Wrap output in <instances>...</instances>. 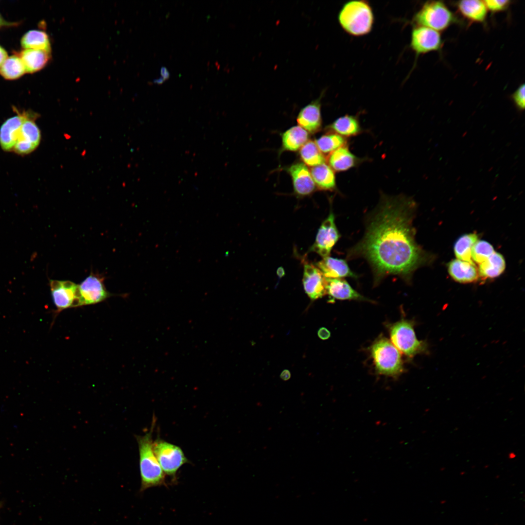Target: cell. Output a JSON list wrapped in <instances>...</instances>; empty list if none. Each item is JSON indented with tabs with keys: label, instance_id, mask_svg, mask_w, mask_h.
Wrapping results in <instances>:
<instances>
[{
	"label": "cell",
	"instance_id": "cell-1",
	"mask_svg": "<svg viewBox=\"0 0 525 525\" xmlns=\"http://www.w3.org/2000/svg\"><path fill=\"white\" fill-rule=\"evenodd\" d=\"M416 202L404 195L382 194L366 222L364 236L348 251L349 259L362 258L370 264L374 284L389 275L409 282L430 257L415 240L413 220Z\"/></svg>",
	"mask_w": 525,
	"mask_h": 525
},
{
	"label": "cell",
	"instance_id": "cell-2",
	"mask_svg": "<svg viewBox=\"0 0 525 525\" xmlns=\"http://www.w3.org/2000/svg\"><path fill=\"white\" fill-rule=\"evenodd\" d=\"M156 419L153 418L148 432L143 436H136L139 452V464L141 485L140 491L157 486H167L166 474L161 468L153 448V434Z\"/></svg>",
	"mask_w": 525,
	"mask_h": 525
},
{
	"label": "cell",
	"instance_id": "cell-3",
	"mask_svg": "<svg viewBox=\"0 0 525 525\" xmlns=\"http://www.w3.org/2000/svg\"><path fill=\"white\" fill-rule=\"evenodd\" d=\"M342 28L349 34L362 36L368 34L374 23V15L370 5L365 0H352L346 3L338 14Z\"/></svg>",
	"mask_w": 525,
	"mask_h": 525
},
{
	"label": "cell",
	"instance_id": "cell-4",
	"mask_svg": "<svg viewBox=\"0 0 525 525\" xmlns=\"http://www.w3.org/2000/svg\"><path fill=\"white\" fill-rule=\"evenodd\" d=\"M370 353L378 373L396 377L402 372L401 355L387 338L377 339L370 348Z\"/></svg>",
	"mask_w": 525,
	"mask_h": 525
},
{
	"label": "cell",
	"instance_id": "cell-5",
	"mask_svg": "<svg viewBox=\"0 0 525 525\" xmlns=\"http://www.w3.org/2000/svg\"><path fill=\"white\" fill-rule=\"evenodd\" d=\"M389 333L392 343L409 358L428 352V344L417 338L412 321L402 319L392 324Z\"/></svg>",
	"mask_w": 525,
	"mask_h": 525
},
{
	"label": "cell",
	"instance_id": "cell-6",
	"mask_svg": "<svg viewBox=\"0 0 525 525\" xmlns=\"http://www.w3.org/2000/svg\"><path fill=\"white\" fill-rule=\"evenodd\" d=\"M417 26H424L437 31L445 30L455 21L454 14L441 1L425 3L414 17Z\"/></svg>",
	"mask_w": 525,
	"mask_h": 525
},
{
	"label": "cell",
	"instance_id": "cell-7",
	"mask_svg": "<svg viewBox=\"0 0 525 525\" xmlns=\"http://www.w3.org/2000/svg\"><path fill=\"white\" fill-rule=\"evenodd\" d=\"M153 448L163 471L175 482L178 470L189 462L183 451L180 447L160 438L153 441Z\"/></svg>",
	"mask_w": 525,
	"mask_h": 525
},
{
	"label": "cell",
	"instance_id": "cell-8",
	"mask_svg": "<svg viewBox=\"0 0 525 525\" xmlns=\"http://www.w3.org/2000/svg\"><path fill=\"white\" fill-rule=\"evenodd\" d=\"M340 237L331 207L328 216L318 230L315 241L310 250L316 253L323 258L328 257Z\"/></svg>",
	"mask_w": 525,
	"mask_h": 525
},
{
	"label": "cell",
	"instance_id": "cell-9",
	"mask_svg": "<svg viewBox=\"0 0 525 525\" xmlns=\"http://www.w3.org/2000/svg\"><path fill=\"white\" fill-rule=\"evenodd\" d=\"M50 285L55 315L65 309L79 307L78 284L69 280H51Z\"/></svg>",
	"mask_w": 525,
	"mask_h": 525
},
{
	"label": "cell",
	"instance_id": "cell-10",
	"mask_svg": "<svg viewBox=\"0 0 525 525\" xmlns=\"http://www.w3.org/2000/svg\"><path fill=\"white\" fill-rule=\"evenodd\" d=\"M104 281L101 276L91 274L78 284L79 307L102 302L112 295L106 290Z\"/></svg>",
	"mask_w": 525,
	"mask_h": 525
},
{
	"label": "cell",
	"instance_id": "cell-11",
	"mask_svg": "<svg viewBox=\"0 0 525 525\" xmlns=\"http://www.w3.org/2000/svg\"><path fill=\"white\" fill-rule=\"evenodd\" d=\"M442 45L441 37L438 31L420 26L412 30L410 47L417 55L438 51Z\"/></svg>",
	"mask_w": 525,
	"mask_h": 525
},
{
	"label": "cell",
	"instance_id": "cell-12",
	"mask_svg": "<svg viewBox=\"0 0 525 525\" xmlns=\"http://www.w3.org/2000/svg\"><path fill=\"white\" fill-rule=\"evenodd\" d=\"M37 115L35 113L27 119L21 127L18 140L13 151L21 155H27L33 152L41 140V132L35 122Z\"/></svg>",
	"mask_w": 525,
	"mask_h": 525
},
{
	"label": "cell",
	"instance_id": "cell-13",
	"mask_svg": "<svg viewBox=\"0 0 525 525\" xmlns=\"http://www.w3.org/2000/svg\"><path fill=\"white\" fill-rule=\"evenodd\" d=\"M35 113L23 111L7 119L0 127V145L5 151L13 150L23 123Z\"/></svg>",
	"mask_w": 525,
	"mask_h": 525
},
{
	"label": "cell",
	"instance_id": "cell-14",
	"mask_svg": "<svg viewBox=\"0 0 525 525\" xmlns=\"http://www.w3.org/2000/svg\"><path fill=\"white\" fill-rule=\"evenodd\" d=\"M303 285L304 291L313 300L327 294V280L315 264L304 262Z\"/></svg>",
	"mask_w": 525,
	"mask_h": 525
},
{
	"label": "cell",
	"instance_id": "cell-15",
	"mask_svg": "<svg viewBox=\"0 0 525 525\" xmlns=\"http://www.w3.org/2000/svg\"><path fill=\"white\" fill-rule=\"evenodd\" d=\"M291 177L295 193L301 197L313 193L316 186L310 171L303 162L294 163L285 168Z\"/></svg>",
	"mask_w": 525,
	"mask_h": 525
},
{
	"label": "cell",
	"instance_id": "cell-16",
	"mask_svg": "<svg viewBox=\"0 0 525 525\" xmlns=\"http://www.w3.org/2000/svg\"><path fill=\"white\" fill-rule=\"evenodd\" d=\"M323 93L317 99L303 107L298 115L297 121L298 125L309 133L315 134L322 128L321 100Z\"/></svg>",
	"mask_w": 525,
	"mask_h": 525
},
{
	"label": "cell",
	"instance_id": "cell-17",
	"mask_svg": "<svg viewBox=\"0 0 525 525\" xmlns=\"http://www.w3.org/2000/svg\"><path fill=\"white\" fill-rule=\"evenodd\" d=\"M315 265L327 279L357 277L343 259L328 256L318 262Z\"/></svg>",
	"mask_w": 525,
	"mask_h": 525
},
{
	"label": "cell",
	"instance_id": "cell-18",
	"mask_svg": "<svg viewBox=\"0 0 525 525\" xmlns=\"http://www.w3.org/2000/svg\"><path fill=\"white\" fill-rule=\"evenodd\" d=\"M447 268L452 278L459 283L472 282L478 278V271L474 263L454 259L448 263Z\"/></svg>",
	"mask_w": 525,
	"mask_h": 525
},
{
	"label": "cell",
	"instance_id": "cell-19",
	"mask_svg": "<svg viewBox=\"0 0 525 525\" xmlns=\"http://www.w3.org/2000/svg\"><path fill=\"white\" fill-rule=\"evenodd\" d=\"M326 280L327 294L332 299L368 300L354 290L344 279L326 278Z\"/></svg>",
	"mask_w": 525,
	"mask_h": 525
},
{
	"label": "cell",
	"instance_id": "cell-20",
	"mask_svg": "<svg viewBox=\"0 0 525 525\" xmlns=\"http://www.w3.org/2000/svg\"><path fill=\"white\" fill-rule=\"evenodd\" d=\"M328 162L334 172H344L356 166L361 161L346 146H342L329 154Z\"/></svg>",
	"mask_w": 525,
	"mask_h": 525
},
{
	"label": "cell",
	"instance_id": "cell-21",
	"mask_svg": "<svg viewBox=\"0 0 525 525\" xmlns=\"http://www.w3.org/2000/svg\"><path fill=\"white\" fill-rule=\"evenodd\" d=\"M309 133L299 125L294 126L281 135L280 152H296L309 140Z\"/></svg>",
	"mask_w": 525,
	"mask_h": 525
},
{
	"label": "cell",
	"instance_id": "cell-22",
	"mask_svg": "<svg viewBox=\"0 0 525 525\" xmlns=\"http://www.w3.org/2000/svg\"><path fill=\"white\" fill-rule=\"evenodd\" d=\"M455 5L459 13L470 21L483 22L486 19L488 10L483 0H460Z\"/></svg>",
	"mask_w": 525,
	"mask_h": 525
},
{
	"label": "cell",
	"instance_id": "cell-23",
	"mask_svg": "<svg viewBox=\"0 0 525 525\" xmlns=\"http://www.w3.org/2000/svg\"><path fill=\"white\" fill-rule=\"evenodd\" d=\"M326 129L344 137L357 135L362 130L357 118L349 115L338 118Z\"/></svg>",
	"mask_w": 525,
	"mask_h": 525
},
{
	"label": "cell",
	"instance_id": "cell-24",
	"mask_svg": "<svg viewBox=\"0 0 525 525\" xmlns=\"http://www.w3.org/2000/svg\"><path fill=\"white\" fill-rule=\"evenodd\" d=\"M311 174L316 187L320 190L332 191L336 188L334 172L326 163L313 167Z\"/></svg>",
	"mask_w": 525,
	"mask_h": 525
},
{
	"label": "cell",
	"instance_id": "cell-25",
	"mask_svg": "<svg viewBox=\"0 0 525 525\" xmlns=\"http://www.w3.org/2000/svg\"><path fill=\"white\" fill-rule=\"evenodd\" d=\"M50 54L46 52L33 49H25L20 54L25 70L28 73H34L43 69L50 59Z\"/></svg>",
	"mask_w": 525,
	"mask_h": 525
},
{
	"label": "cell",
	"instance_id": "cell-26",
	"mask_svg": "<svg viewBox=\"0 0 525 525\" xmlns=\"http://www.w3.org/2000/svg\"><path fill=\"white\" fill-rule=\"evenodd\" d=\"M506 268L505 260L502 254L494 252L486 261L479 264V275L484 279H493L500 276Z\"/></svg>",
	"mask_w": 525,
	"mask_h": 525
},
{
	"label": "cell",
	"instance_id": "cell-27",
	"mask_svg": "<svg viewBox=\"0 0 525 525\" xmlns=\"http://www.w3.org/2000/svg\"><path fill=\"white\" fill-rule=\"evenodd\" d=\"M22 46L25 49L40 50L51 53V47L48 35L39 30H31L27 32L21 40Z\"/></svg>",
	"mask_w": 525,
	"mask_h": 525
},
{
	"label": "cell",
	"instance_id": "cell-28",
	"mask_svg": "<svg viewBox=\"0 0 525 525\" xmlns=\"http://www.w3.org/2000/svg\"><path fill=\"white\" fill-rule=\"evenodd\" d=\"M477 240L478 235L475 233L465 234L460 236L456 241L454 247L457 259L474 263L472 259V249Z\"/></svg>",
	"mask_w": 525,
	"mask_h": 525
},
{
	"label": "cell",
	"instance_id": "cell-29",
	"mask_svg": "<svg viewBox=\"0 0 525 525\" xmlns=\"http://www.w3.org/2000/svg\"><path fill=\"white\" fill-rule=\"evenodd\" d=\"M299 155L306 166L314 167L325 163L326 158L315 141L309 140L299 149Z\"/></svg>",
	"mask_w": 525,
	"mask_h": 525
},
{
	"label": "cell",
	"instance_id": "cell-30",
	"mask_svg": "<svg viewBox=\"0 0 525 525\" xmlns=\"http://www.w3.org/2000/svg\"><path fill=\"white\" fill-rule=\"evenodd\" d=\"M315 141L323 155L330 154L347 144L345 137L330 132L321 136Z\"/></svg>",
	"mask_w": 525,
	"mask_h": 525
},
{
	"label": "cell",
	"instance_id": "cell-31",
	"mask_svg": "<svg viewBox=\"0 0 525 525\" xmlns=\"http://www.w3.org/2000/svg\"><path fill=\"white\" fill-rule=\"evenodd\" d=\"M26 72L21 59L17 55L7 57L0 67V74L7 79L18 78Z\"/></svg>",
	"mask_w": 525,
	"mask_h": 525
},
{
	"label": "cell",
	"instance_id": "cell-32",
	"mask_svg": "<svg viewBox=\"0 0 525 525\" xmlns=\"http://www.w3.org/2000/svg\"><path fill=\"white\" fill-rule=\"evenodd\" d=\"M494 252L492 245L484 240H477L472 249V259L479 264L486 261Z\"/></svg>",
	"mask_w": 525,
	"mask_h": 525
},
{
	"label": "cell",
	"instance_id": "cell-33",
	"mask_svg": "<svg viewBox=\"0 0 525 525\" xmlns=\"http://www.w3.org/2000/svg\"><path fill=\"white\" fill-rule=\"evenodd\" d=\"M488 11L492 13L504 11L507 10L510 4L511 1L508 0H483Z\"/></svg>",
	"mask_w": 525,
	"mask_h": 525
},
{
	"label": "cell",
	"instance_id": "cell-34",
	"mask_svg": "<svg viewBox=\"0 0 525 525\" xmlns=\"http://www.w3.org/2000/svg\"><path fill=\"white\" fill-rule=\"evenodd\" d=\"M525 86L524 83L520 85L511 96V98L514 104L517 108L520 110H523L525 109Z\"/></svg>",
	"mask_w": 525,
	"mask_h": 525
},
{
	"label": "cell",
	"instance_id": "cell-35",
	"mask_svg": "<svg viewBox=\"0 0 525 525\" xmlns=\"http://www.w3.org/2000/svg\"><path fill=\"white\" fill-rule=\"evenodd\" d=\"M318 335L322 339H326L330 337V333L327 329L321 328L318 331Z\"/></svg>",
	"mask_w": 525,
	"mask_h": 525
},
{
	"label": "cell",
	"instance_id": "cell-36",
	"mask_svg": "<svg viewBox=\"0 0 525 525\" xmlns=\"http://www.w3.org/2000/svg\"><path fill=\"white\" fill-rule=\"evenodd\" d=\"M7 58V53L5 50L0 46V67Z\"/></svg>",
	"mask_w": 525,
	"mask_h": 525
},
{
	"label": "cell",
	"instance_id": "cell-37",
	"mask_svg": "<svg viewBox=\"0 0 525 525\" xmlns=\"http://www.w3.org/2000/svg\"><path fill=\"white\" fill-rule=\"evenodd\" d=\"M160 72L161 77H162L165 80L168 79L170 77V72H169V71H168V70H167V69L165 67L162 66V67H161L160 70Z\"/></svg>",
	"mask_w": 525,
	"mask_h": 525
},
{
	"label": "cell",
	"instance_id": "cell-38",
	"mask_svg": "<svg viewBox=\"0 0 525 525\" xmlns=\"http://www.w3.org/2000/svg\"><path fill=\"white\" fill-rule=\"evenodd\" d=\"M280 377L284 381H287L289 380L291 377V373L287 370L285 369L282 371L280 375Z\"/></svg>",
	"mask_w": 525,
	"mask_h": 525
},
{
	"label": "cell",
	"instance_id": "cell-39",
	"mask_svg": "<svg viewBox=\"0 0 525 525\" xmlns=\"http://www.w3.org/2000/svg\"><path fill=\"white\" fill-rule=\"evenodd\" d=\"M10 24H11V23H8V22L6 21L2 18V17H1V16L0 14V27L3 26H6V25H9Z\"/></svg>",
	"mask_w": 525,
	"mask_h": 525
},
{
	"label": "cell",
	"instance_id": "cell-40",
	"mask_svg": "<svg viewBox=\"0 0 525 525\" xmlns=\"http://www.w3.org/2000/svg\"><path fill=\"white\" fill-rule=\"evenodd\" d=\"M164 81H165V80L163 78V77L160 76L159 78H158V79H154L153 82H154V83L158 84H161L163 83Z\"/></svg>",
	"mask_w": 525,
	"mask_h": 525
},
{
	"label": "cell",
	"instance_id": "cell-41",
	"mask_svg": "<svg viewBox=\"0 0 525 525\" xmlns=\"http://www.w3.org/2000/svg\"><path fill=\"white\" fill-rule=\"evenodd\" d=\"M509 458H514L516 456V455L514 453H510L508 455Z\"/></svg>",
	"mask_w": 525,
	"mask_h": 525
}]
</instances>
